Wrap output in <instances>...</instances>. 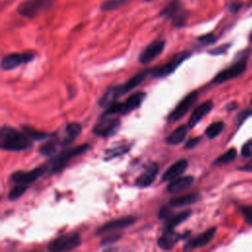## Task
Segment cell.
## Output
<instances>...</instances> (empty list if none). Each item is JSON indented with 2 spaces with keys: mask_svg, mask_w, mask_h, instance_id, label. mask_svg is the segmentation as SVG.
Returning <instances> with one entry per match:
<instances>
[{
  "mask_svg": "<svg viewBox=\"0 0 252 252\" xmlns=\"http://www.w3.org/2000/svg\"><path fill=\"white\" fill-rule=\"evenodd\" d=\"M0 148L4 151L21 152L32 148V140L23 131L4 125L0 130Z\"/></svg>",
  "mask_w": 252,
  "mask_h": 252,
  "instance_id": "1",
  "label": "cell"
},
{
  "mask_svg": "<svg viewBox=\"0 0 252 252\" xmlns=\"http://www.w3.org/2000/svg\"><path fill=\"white\" fill-rule=\"evenodd\" d=\"M150 74V69L149 70H144L130 78L127 82H125L122 85L110 87L109 89L106 90V92L102 94L101 98L98 101V104L100 107L106 108L110 104H112L119 96L131 92L134 90L137 86H139L142 82H144L145 78L147 75Z\"/></svg>",
  "mask_w": 252,
  "mask_h": 252,
  "instance_id": "2",
  "label": "cell"
},
{
  "mask_svg": "<svg viewBox=\"0 0 252 252\" xmlns=\"http://www.w3.org/2000/svg\"><path fill=\"white\" fill-rule=\"evenodd\" d=\"M90 149L89 144H82L80 146H76L67 150H63L57 155L55 154L54 156L51 157L49 159V162L46 164L47 166V172L48 173H58L65 169V167L68 165L69 161L75 158L78 157L85 152H87Z\"/></svg>",
  "mask_w": 252,
  "mask_h": 252,
  "instance_id": "3",
  "label": "cell"
},
{
  "mask_svg": "<svg viewBox=\"0 0 252 252\" xmlns=\"http://www.w3.org/2000/svg\"><path fill=\"white\" fill-rule=\"evenodd\" d=\"M146 98V93L137 92L130 94L125 101L116 102L114 101L112 104L107 106L105 110L102 112L101 116L104 115H126L131 111L139 108L143 101Z\"/></svg>",
  "mask_w": 252,
  "mask_h": 252,
  "instance_id": "4",
  "label": "cell"
},
{
  "mask_svg": "<svg viewBox=\"0 0 252 252\" xmlns=\"http://www.w3.org/2000/svg\"><path fill=\"white\" fill-rule=\"evenodd\" d=\"M159 17L171 21L176 28H182L186 25L188 12L180 0H171L160 10Z\"/></svg>",
  "mask_w": 252,
  "mask_h": 252,
  "instance_id": "5",
  "label": "cell"
},
{
  "mask_svg": "<svg viewBox=\"0 0 252 252\" xmlns=\"http://www.w3.org/2000/svg\"><path fill=\"white\" fill-rule=\"evenodd\" d=\"M54 0H25L17 7V13L27 19H33L53 6Z\"/></svg>",
  "mask_w": 252,
  "mask_h": 252,
  "instance_id": "6",
  "label": "cell"
},
{
  "mask_svg": "<svg viewBox=\"0 0 252 252\" xmlns=\"http://www.w3.org/2000/svg\"><path fill=\"white\" fill-rule=\"evenodd\" d=\"M119 116V115H118ZM117 115L100 116L97 123L93 128V133L101 138H107L115 135L119 130L121 121Z\"/></svg>",
  "mask_w": 252,
  "mask_h": 252,
  "instance_id": "7",
  "label": "cell"
},
{
  "mask_svg": "<svg viewBox=\"0 0 252 252\" xmlns=\"http://www.w3.org/2000/svg\"><path fill=\"white\" fill-rule=\"evenodd\" d=\"M189 57H190V52L180 51L176 53L166 64L150 69V75L152 76V78H156V79L164 78L170 75L171 73H173Z\"/></svg>",
  "mask_w": 252,
  "mask_h": 252,
  "instance_id": "8",
  "label": "cell"
},
{
  "mask_svg": "<svg viewBox=\"0 0 252 252\" xmlns=\"http://www.w3.org/2000/svg\"><path fill=\"white\" fill-rule=\"evenodd\" d=\"M82 243L81 236L77 232H70L54 238L47 244V249L51 252L69 251L76 249Z\"/></svg>",
  "mask_w": 252,
  "mask_h": 252,
  "instance_id": "9",
  "label": "cell"
},
{
  "mask_svg": "<svg viewBox=\"0 0 252 252\" xmlns=\"http://www.w3.org/2000/svg\"><path fill=\"white\" fill-rule=\"evenodd\" d=\"M247 69V61L246 58L244 59H240L239 61H237L236 63L230 65L229 67L223 69L222 71H220V73H218L214 79H213V83L214 84H222L224 82H227L229 80L235 79L237 77H239L240 75H242L245 70Z\"/></svg>",
  "mask_w": 252,
  "mask_h": 252,
  "instance_id": "10",
  "label": "cell"
},
{
  "mask_svg": "<svg viewBox=\"0 0 252 252\" xmlns=\"http://www.w3.org/2000/svg\"><path fill=\"white\" fill-rule=\"evenodd\" d=\"M199 97L198 92L194 91L188 94L180 102L175 106V108L168 114L167 116V122L168 123H174L178 120H180L187 112L188 110L193 106V104L197 101Z\"/></svg>",
  "mask_w": 252,
  "mask_h": 252,
  "instance_id": "11",
  "label": "cell"
},
{
  "mask_svg": "<svg viewBox=\"0 0 252 252\" xmlns=\"http://www.w3.org/2000/svg\"><path fill=\"white\" fill-rule=\"evenodd\" d=\"M47 173V166H37L35 168H32L29 171H23L18 170L12 173L11 180L16 184H31L34 181H36L39 177Z\"/></svg>",
  "mask_w": 252,
  "mask_h": 252,
  "instance_id": "12",
  "label": "cell"
},
{
  "mask_svg": "<svg viewBox=\"0 0 252 252\" xmlns=\"http://www.w3.org/2000/svg\"><path fill=\"white\" fill-rule=\"evenodd\" d=\"M34 53L23 52V53H9L6 54L1 60V68L5 71L13 70L22 64H27L34 59Z\"/></svg>",
  "mask_w": 252,
  "mask_h": 252,
  "instance_id": "13",
  "label": "cell"
},
{
  "mask_svg": "<svg viewBox=\"0 0 252 252\" xmlns=\"http://www.w3.org/2000/svg\"><path fill=\"white\" fill-rule=\"evenodd\" d=\"M165 46V40L163 39H156L148 44L145 49L140 53L138 61L141 64H148L154 61L158 56L161 54Z\"/></svg>",
  "mask_w": 252,
  "mask_h": 252,
  "instance_id": "14",
  "label": "cell"
},
{
  "mask_svg": "<svg viewBox=\"0 0 252 252\" xmlns=\"http://www.w3.org/2000/svg\"><path fill=\"white\" fill-rule=\"evenodd\" d=\"M136 220H137V218L134 216H127V217H122V218L113 220H109V221L105 222L104 224L100 225L96 229L95 233L102 234L105 232L126 228V227L132 225L134 222H136Z\"/></svg>",
  "mask_w": 252,
  "mask_h": 252,
  "instance_id": "15",
  "label": "cell"
},
{
  "mask_svg": "<svg viewBox=\"0 0 252 252\" xmlns=\"http://www.w3.org/2000/svg\"><path fill=\"white\" fill-rule=\"evenodd\" d=\"M158 164L157 162H151L145 170L136 178L135 185L140 188H147L153 184L158 173Z\"/></svg>",
  "mask_w": 252,
  "mask_h": 252,
  "instance_id": "16",
  "label": "cell"
},
{
  "mask_svg": "<svg viewBox=\"0 0 252 252\" xmlns=\"http://www.w3.org/2000/svg\"><path fill=\"white\" fill-rule=\"evenodd\" d=\"M217 232V227L213 226L208 228L206 231L202 232L201 234L197 235L194 238H191L190 240H188L186 242V244L184 245V250H191V249H197V248H201L206 246L208 243H210L213 238L215 237V234Z\"/></svg>",
  "mask_w": 252,
  "mask_h": 252,
  "instance_id": "17",
  "label": "cell"
},
{
  "mask_svg": "<svg viewBox=\"0 0 252 252\" xmlns=\"http://www.w3.org/2000/svg\"><path fill=\"white\" fill-rule=\"evenodd\" d=\"M214 107V103L212 100H206L205 102L199 104L191 113L190 118L188 120L187 126L189 129L195 127L202 119L205 117Z\"/></svg>",
  "mask_w": 252,
  "mask_h": 252,
  "instance_id": "18",
  "label": "cell"
},
{
  "mask_svg": "<svg viewBox=\"0 0 252 252\" xmlns=\"http://www.w3.org/2000/svg\"><path fill=\"white\" fill-rule=\"evenodd\" d=\"M188 167V161L184 158L179 159L172 163L162 174L161 181H172L182 175V173L185 172V170Z\"/></svg>",
  "mask_w": 252,
  "mask_h": 252,
  "instance_id": "19",
  "label": "cell"
},
{
  "mask_svg": "<svg viewBox=\"0 0 252 252\" xmlns=\"http://www.w3.org/2000/svg\"><path fill=\"white\" fill-rule=\"evenodd\" d=\"M194 176L192 175H186V176H180L172 181L169 182V184L166 187V191L171 194L180 193L187 188H189L193 182H194Z\"/></svg>",
  "mask_w": 252,
  "mask_h": 252,
  "instance_id": "20",
  "label": "cell"
},
{
  "mask_svg": "<svg viewBox=\"0 0 252 252\" xmlns=\"http://www.w3.org/2000/svg\"><path fill=\"white\" fill-rule=\"evenodd\" d=\"M182 238H184V234L176 233L174 230L162 232V235L158 239V246L161 250H170Z\"/></svg>",
  "mask_w": 252,
  "mask_h": 252,
  "instance_id": "21",
  "label": "cell"
},
{
  "mask_svg": "<svg viewBox=\"0 0 252 252\" xmlns=\"http://www.w3.org/2000/svg\"><path fill=\"white\" fill-rule=\"evenodd\" d=\"M82 133V126L78 122L68 123L65 127V135L61 139V146L64 148L69 146L75 139H77Z\"/></svg>",
  "mask_w": 252,
  "mask_h": 252,
  "instance_id": "22",
  "label": "cell"
},
{
  "mask_svg": "<svg viewBox=\"0 0 252 252\" xmlns=\"http://www.w3.org/2000/svg\"><path fill=\"white\" fill-rule=\"evenodd\" d=\"M192 214L191 210H187L184 212H181L177 215H172L169 219L166 220L164 225H163V229L162 232H166V231H172L174 229V227H176L177 225H179L180 223H182L184 220H186Z\"/></svg>",
  "mask_w": 252,
  "mask_h": 252,
  "instance_id": "23",
  "label": "cell"
},
{
  "mask_svg": "<svg viewBox=\"0 0 252 252\" xmlns=\"http://www.w3.org/2000/svg\"><path fill=\"white\" fill-rule=\"evenodd\" d=\"M188 126L186 125H180L179 127H177L175 130H173L165 139L164 142L167 145L170 146H177L179 144H181L187 135L188 132Z\"/></svg>",
  "mask_w": 252,
  "mask_h": 252,
  "instance_id": "24",
  "label": "cell"
},
{
  "mask_svg": "<svg viewBox=\"0 0 252 252\" xmlns=\"http://www.w3.org/2000/svg\"><path fill=\"white\" fill-rule=\"evenodd\" d=\"M62 147L61 146V140L57 139L56 136L54 134H52L51 136V139L48 140L47 142L43 143L39 149H38V152L40 155L44 156V157H52L56 154V151L58 149V147Z\"/></svg>",
  "mask_w": 252,
  "mask_h": 252,
  "instance_id": "25",
  "label": "cell"
},
{
  "mask_svg": "<svg viewBox=\"0 0 252 252\" xmlns=\"http://www.w3.org/2000/svg\"><path fill=\"white\" fill-rule=\"evenodd\" d=\"M200 200V194L199 193H189L186 195H183L181 197L173 198L169 201V206L171 207H184L188 205H192Z\"/></svg>",
  "mask_w": 252,
  "mask_h": 252,
  "instance_id": "26",
  "label": "cell"
},
{
  "mask_svg": "<svg viewBox=\"0 0 252 252\" xmlns=\"http://www.w3.org/2000/svg\"><path fill=\"white\" fill-rule=\"evenodd\" d=\"M22 131L28 137H30L32 141H43V140H45L47 138H50V136L52 135V134H48L47 132L34 129L32 126H28V125L22 126Z\"/></svg>",
  "mask_w": 252,
  "mask_h": 252,
  "instance_id": "27",
  "label": "cell"
},
{
  "mask_svg": "<svg viewBox=\"0 0 252 252\" xmlns=\"http://www.w3.org/2000/svg\"><path fill=\"white\" fill-rule=\"evenodd\" d=\"M237 157V152L234 148H230L228 151H226L225 153H223L222 155H220V157H218L214 161L213 164L217 165V166H220V165H225L228 164L230 162H232Z\"/></svg>",
  "mask_w": 252,
  "mask_h": 252,
  "instance_id": "28",
  "label": "cell"
},
{
  "mask_svg": "<svg viewBox=\"0 0 252 252\" xmlns=\"http://www.w3.org/2000/svg\"><path fill=\"white\" fill-rule=\"evenodd\" d=\"M224 129V123L222 121H216L211 123L205 130V135L209 139L217 138Z\"/></svg>",
  "mask_w": 252,
  "mask_h": 252,
  "instance_id": "29",
  "label": "cell"
},
{
  "mask_svg": "<svg viewBox=\"0 0 252 252\" xmlns=\"http://www.w3.org/2000/svg\"><path fill=\"white\" fill-rule=\"evenodd\" d=\"M130 150V146H118L116 148L113 149H108L107 151H105L104 153V159L105 160H109L112 159L114 158H117L119 156H122L126 153H128Z\"/></svg>",
  "mask_w": 252,
  "mask_h": 252,
  "instance_id": "30",
  "label": "cell"
},
{
  "mask_svg": "<svg viewBox=\"0 0 252 252\" xmlns=\"http://www.w3.org/2000/svg\"><path fill=\"white\" fill-rule=\"evenodd\" d=\"M29 188V185L27 184H16L9 192L8 199L10 201H16L18 200Z\"/></svg>",
  "mask_w": 252,
  "mask_h": 252,
  "instance_id": "31",
  "label": "cell"
},
{
  "mask_svg": "<svg viewBox=\"0 0 252 252\" xmlns=\"http://www.w3.org/2000/svg\"><path fill=\"white\" fill-rule=\"evenodd\" d=\"M128 1L129 0H106L101 4L100 10L103 12L112 11L124 6L126 3H128Z\"/></svg>",
  "mask_w": 252,
  "mask_h": 252,
  "instance_id": "32",
  "label": "cell"
},
{
  "mask_svg": "<svg viewBox=\"0 0 252 252\" xmlns=\"http://www.w3.org/2000/svg\"><path fill=\"white\" fill-rule=\"evenodd\" d=\"M122 233H113L110 235L105 236L104 238H102V240L100 241V245L101 246H106V245H110L116 241H118L121 237H122Z\"/></svg>",
  "mask_w": 252,
  "mask_h": 252,
  "instance_id": "33",
  "label": "cell"
},
{
  "mask_svg": "<svg viewBox=\"0 0 252 252\" xmlns=\"http://www.w3.org/2000/svg\"><path fill=\"white\" fill-rule=\"evenodd\" d=\"M240 211L245 221L252 225V206H241Z\"/></svg>",
  "mask_w": 252,
  "mask_h": 252,
  "instance_id": "34",
  "label": "cell"
},
{
  "mask_svg": "<svg viewBox=\"0 0 252 252\" xmlns=\"http://www.w3.org/2000/svg\"><path fill=\"white\" fill-rule=\"evenodd\" d=\"M198 41H200L201 43L203 44H212L214 42L217 41V36L214 34V33H207V34H204V35H201L197 38Z\"/></svg>",
  "mask_w": 252,
  "mask_h": 252,
  "instance_id": "35",
  "label": "cell"
},
{
  "mask_svg": "<svg viewBox=\"0 0 252 252\" xmlns=\"http://www.w3.org/2000/svg\"><path fill=\"white\" fill-rule=\"evenodd\" d=\"M241 156L249 158L252 156V139L246 141L241 147Z\"/></svg>",
  "mask_w": 252,
  "mask_h": 252,
  "instance_id": "36",
  "label": "cell"
},
{
  "mask_svg": "<svg viewBox=\"0 0 252 252\" xmlns=\"http://www.w3.org/2000/svg\"><path fill=\"white\" fill-rule=\"evenodd\" d=\"M229 47H230V43H224V44H221L218 47L211 49L209 51V53L212 55H220V54H223L224 52H226Z\"/></svg>",
  "mask_w": 252,
  "mask_h": 252,
  "instance_id": "37",
  "label": "cell"
},
{
  "mask_svg": "<svg viewBox=\"0 0 252 252\" xmlns=\"http://www.w3.org/2000/svg\"><path fill=\"white\" fill-rule=\"evenodd\" d=\"M158 219L166 220L167 219H169L172 216V213H171V210L169 209V207L163 206L159 209V211L158 213Z\"/></svg>",
  "mask_w": 252,
  "mask_h": 252,
  "instance_id": "38",
  "label": "cell"
},
{
  "mask_svg": "<svg viewBox=\"0 0 252 252\" xmlns=\"http://www.w3.org/2000/svg\"><path fill=\"white\" fill-rule=\"evenodd\" d=\"M201 139H202V138H201L200 136L189 139V140L185 143V146H184V147H185V149H187V150H191V149L195 148V147L200 143Z\"/></svg>",
  "mask_w": 252,
  "mask_h": 252,
  "instance_id": "39",
  "label": "cell"
},
{
  "mask_svg": "<svg viewBox=\"0 0 252 252\" xmlns=\"http://www.w3.org/2000/svg\"><path fill=\"white\" fill-rule=\"evenodd\" d=\"M240 8H241V3H240V2H232V3H230V4L228 5L229 11H230V12H233V13L237 12Z\"/></svg>",
  "mask_w": 252,
  "mask_h": 252,
  "instance_id": "40",
  "label": "cell"
},
{
  "mask_svg": "<svg viewBox=\"0 0 252 252\" xmlns=\"http://www.w3.org/2000/svg\"><path fill=\"white\" fill-rule=\"evenodd\" d=\"M238 170L244 171V172H252V159L247 163H245L244 165H242L241 167H239Z\"/></svg>",
  "mask_w": 252,
  "mask_h": 252,
  "instance_id": "41",
  "label": "cell"
},
{
  "mask_svg": "<svg viewBox=\"0 0 252 252\" xmlns=\"http://www.w3.org/2000/svg\"><path fill=\"white\" fill-rule=\"evenodd\" d=\"M237 107V103L236 102H234V101H232V102H229L226 106H225V108L227 109V111H231V110H234L235 108Z\"/></svg>",
  "mask_w": 252,
  "mask_h": 252,
  "instance_id": "42",
  "label": "cell"
},
{
  "mask_svg": "<svg viewBox=\"0 0 252 252\" xmlns=\"http://www.w3.org/2000/svg\"><path fill=\"white\" fill-rule=\"evenodd\" d=\"M249 38H250V41H252V32H251V34H250V37H249Z\"/></svg>",
  "mask_w": 252,
  "mask_h": 252,
  "instance_id": "43",
  "label": "cell"
},
{
  "mask_svg": "<svg viewBox=\"0 0 252 252\" xmlns=\"http://www.w3.org/2000/svg\"><path fill=\"white\" fill-rule=\"evenodd\" d=\"M251 105H252V99H251Z\"/></svg>",
  "mask_w": 252,
  "mask_h": 252,
  "instance_id": "44",
  "label": "cell"
},
{
  "mask_svg": "<svg viewBox=\"0 0 252 252\" xmlns=\"http://www.w3.org/2000/svg\"><path fill=\"white\" fill-rule=\"evenodd\" d=\"M146 1H150V0H146Z\"/></svg>",
  "mask_w": 252,
  "mask_h": 252,
  "instance_id": "45",
  "label": "cell"
}]
</instances>
